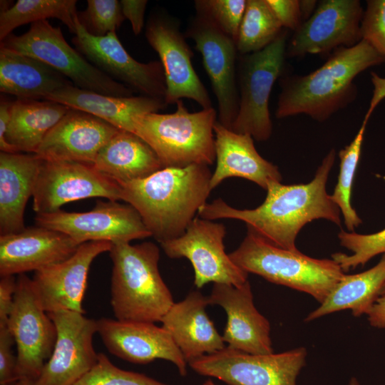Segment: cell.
<instances>
[{"label":"cell","mask_w":385,"mask_h":385,"mask_svg":"<svg viewBox=\"0 0 385 385\" xmlns=\"http://www.w3.org/2000/svg\"><path fill=\"white\" fill-rule=\"evenodd\" d=\"M335 155V150H331L308 183L287 185L280 182L270 183L265 201L255 209H237L218 198L205 203L197 215L209 220H241L247 229L274 245L297 251V236L307 223L322 218L341 225L340 210L326 190Z\"/></svg>","instance_id":"1"},{"label":"cell","mask_w":385,"mask_h":385,"mask_svg":"<svg viewBox=\"0 0 385 385\" xmlns=\"http://www.w3.org/2000/svg\"><path fill=\"white\" fill-rule=\"evenodd\" d=\"M212 173L208 165L163 168L123 183L121 200L133 207L160 244L181 236L206 202Z\"/></svg>","instance_id":"2"},{"label":"cell","mask_w":385,"mask_h":385,"mask_svg":"<svg viewBox=\"0 0 385 385\" xmlns=\"http://www.w3.org/2000/svg\"><path fill=\"white\" fill-rule=\"evenodd\" d=\"M384 63L385 56L364 39L334 51L317 70L280 79L276 118L304 114L319 122L327 120L355 100L358 90L354 78Z\"/></svg>","instance_id":"3"},{"label":"cell","mask_w":385,"mask_h":385,"mask_svg":"<svg viewBox=\"0 0 385 385\" xmlns=\"http://www.w3.org/2000/svg\"><path fill=\"white\" fill-rule=\"evenodd\" d=\"M111 304L116 319L160 322L175 302L159 271L160 250L153 242L112 244Z\"/></svg>","instance_id":"4"},{"label":"cell","mask_w":385,"mask_h":385,"mask_svg":"<svg viewBox=\"0 0 385 385\" xmlns=\"http://www.w3.org/2000/svg\"><path fill=\"white\" fill-rule=\"evenodd\" d=\"M228 255L247 273L305 292L319 304L344 275L332 259L312 258L279 247L250 229L240 245Z\"/></svg>","instance_id":"5"},{"label":"cell","mask_w":385,"mask_h":385,"mask_svg":"<svg viewBox=\"0 0 385 385\" xmlns=\"http://www.w3.org/2000/svg\"><path fill=\"white\" fill-rule=\"evenodd\" d=\"M175 103L173 113L155 112L135 117L134 133L154 150L163 168L212 165L216 159L217 111L212 107L190 113L182 100Z\"/></svg>","instance_id":"6"},{"label":"cell","mask_w":385,"mask_h":385,"mask_svg":"<svg viewBox=\"0 0 385 385\" xmlns=\"http://www.w3.org/2000/svg\"><path fill=\"white\" fill-rule=\"evenodd\" d=\"M4 47L38 59L63 75L80 88L118 97L133 96V90L89 62L65 40L60 27L48 20L31 24L24 34L9 35Z\"/></svg>","instance_id":"7"},{"label":"cell","mask_w":385,"mask_h":385,"mask_svg":"<svg viewBox=\"0 0 385 385\" xmlns=\"http://www.w3.org/2000/svg\"><path fill=\"white\" fill-rule=\"evenodd\" d=\"M287 32L261 51L241 55L238 66L239 109L231 130L248 134L257 141L269 139L272 123L269 111L270 96L281 76L287 51Z\"/></svg>","instance_id":"8"},{"label":"cell","mask_w":385,"mask_h":385,"mask_svg":"<svg viewBox=\"0 0 385 385\" xmlns=\"http://www.w3.org/2000/svg\"><path fill=\"white\" fill-rule=\"evenodd\" d=\"M307 356L304 347L253 354L225 346L195 359L188 365L198 374L216 378L227 385H297Z\"/></svg>","instance_id":"9"},{"label":"cell","mask_w":385,"mask_h":385,"mask_svg":"<svg viewBox=\"0 0 385 385\" xmlns=\"http://www.w3.org/2000/svg\"><path fill=\"white\" fill-rule=\"evenodd\" d=\"M6 326L17 349L16 376L36 380L53 350L56 327L40 304L26 274L16 277L13 308Z\"/></svg>","instance_id":"10"},{"label":"cell","mask_w":385,"mask_h":385,"mask_svg":"<svg viewBox=\"0 0 385 385\" xmlns=\"http://www.w3.org/2000/svg\"><path fill=\"white\" fill-rule=\"evenodd\" d=\"M35 221L36 225L68 235L78 245L98 241L112 244L130 242L152 236L133 207L109 200H97L88 212L59 210L36 214Z\"/></svg>","instance_id":"11"},{"label":"cell","mask_w":385,"mask_h":385,"mask_svg":"<svg viewBox=\"0 0 385 385\" xmlns=\"http://www.w3.org/2000/svg\"><path fill=\"white\" fill-rule=\"evenodd\" d=\"M223 224L195 217L180 237L160 243L170 258H187L195 272L194 284L202 288L209 282L240 287L247 281L248 273L236 265L226 254Z\"/></svg>","instance_id":"12"},{"label":"cell","mask_w":385,"mask_h":385,"mask_svg":"<svg viewBox=\"0 0 385 385\" xmlns=\"http://www.w3.org/2000/svg\"><path fill=\"white\" fill-rule=\"evenodd\" d=\"M145 34L163 68L166 103H175L186 98L195 101L202 109L212 108L207 91L193 68V53L180 31L178 21L163 11H157L150 14Z\"/></svg>","instance_id":"13"},{"label":"cell","mask_w":385,"mask_h":385,"mask_svg":"<svg viewBox=\"0 0 385 385\" xmlns=\"http://www.w3.org/2000/svg\"><path fill=\"white\" fill-rule=\"evenodd\" d=\"M36 214L61 210L68 202L92 197L121 200V187L93 165L43 160L33 193Z\"/></svg>","instance_id":"14"},{"label":"cell","mask_w":385,"mask_h":385,"mask_svg":"<svg viewBox=\"0 0 385 385\" xmlns=\"http://www.w3.org/2000/svg\"><path fill=\"white\" fill-rule=\"evenodd\" d=\"M202 56L218 104V122L228 129L239 109L237 49L235 41L205 14L196 10L186 32Z\"/></svg>","instance_id":"15"},{"label":"cell","mask_w":385,"mask_h":385,"mask_svg":"<svg viewBox=\"0 0 385 385\" xmlns=\"http://www.w3.org/2000/svg\"><path fill=\"white\" fill-rule=\"evenodd\" d=\"M57 337L52 354L34 385H75L96 364L93 339L96 320L68 310L48 313Z\"/></svg>","instance_id":"16"},{"label":"cell","mask_w":385,"mask_h":385,"mask_svg":"<svg viewBox=\"0 0 385 385\" xmlns=\"http://www.w3.org/2000/svg\"><path fill=\"white\" fill-rule=\"evenodd\" d=\"M72 42L89 62L114 80L143 96L165 100L166 83L160 61H137L126 51L115 32L93 36L86 30L77 15Z\"/></svg>","instance_id":"17"},{"label":"cell","mask_w":385,"mask_h":385,"mask_svg":"<svg viewBox=\"0 0 385 385\" xmlns=\"http://www.w3.org/2000/svg\"><path fill=\"white\" fill-rule=\"evenodd\" d=\"M364 10L359 0H323L294 31L286 54L302 57L351 47L362 40Z\"/></svg>","instance_id":"18"},{"label":"cell","mask_w":385,"mask_h":385,"mask_svg":"<svg viewBox=\"0 0 385 385\" xmlns=\"http://www.w3.org/2000/svg\"><path fill=\"white\" fill-rule=\"evenodd\" d=\"M111 247L106 241L85 242L66 260L36 271L31 280L42 308L47 313L68 310L85 314L82 304L90 267Z\"/></svg>","instance_id":"19"},{"label":"cell","mask_w":385,"mask_h":385,"mask_svg":"<svg viewBox=\"0 0 385 385\" xmlns=\"http://www.w3.org/2000/svg\"><path fill=\"white\" fill-rule=\"evenodd\" d=\"M97 334L108 351L127 361L146 364L164 359L187 375V361L170 334L155 323L125 322L109 318L96 320Z\"/></svg>","instance_id":"20"},{"label":"cell","mask_w":385,"mask_h":385,"mask_svg":"<svg viewBox=\"0 0 385 385\" xmlns=\"http://www.w3.org/2000/svg\"><path fill=\"white\" fill-rule=\"evenodd\" d=\"M208 299L226 312L222 338L227 346L253 354L273 353L270 322L256 309L248 280L240 287L214 284Z\"/></svg>","instance_id":"21"},{"label":"cell","mask_w":385,"mask_h":385,"mask_svg":"<svg viewBox=\"0 0 385 385\" xmlns=\"http://www.w3.org/2000/svg\"><path fill=\"white\" fill-rule=\"evenodd\" d=\"M118 130L93 115L70 108L47 133L35 154L45 160L93 165L100 150Z\"/></svg>","instance_id":"22"},{"label":"cell","mask_w":385,"mask_h":385,"mask_svg":"<svg viewBox=\"0 0 385 385\" xmlns=\"http://www.w3.org/2000/svg\"><path fill=\"white\" fill-rule=\"evenodd\" d=\"M79 245L61 232L38 225L0 235V275L40 270L66 260Z\"/></svg>","instance_id":"23"},{"label":"cell","mask_w":385,"mask_h":385,"mask_svg":"<svg viewBox=\"0 0 385 385\" xmlns=\"http://www.w3.org/2000/svg\"><path fill=\"white\" fill-rule=\"evenodd\" d=\"M207 305L208 297L192 291L184 299L174 302L160 321L188 364L225 347L222 336L206 312Z\"/></svg>","instance_id":"24"},{"label":"cell","mask_w":385,"mask_h":385,"mask_svg":"<svg viewBox=\"0 0 385 385\" xmlns=\"http://www.w3.org/2000/svg\"><path fill=\"white\" fill-rule=\"evenodd\" d=\"M214 134L217 164L210 179L211 190L231 177L245 178L265 190L270 183L281 181L278 168L258 153L251 135L235 133L218 120Z\"/></svg>","instance_id":"25"},{"label":"cell","mask_w":385,"mask_h":385,"mask_svg":"<svg viewBox=\"0 0 385 385\" xmlns=\"http://www.w3.org/2000/svg\"><path fill=\"white\" fill-rule=\"evenodd\" d=\"M44 100L54 101L71 108L99 118L115 128L134 133L133 119L166 108L162 98L146 96L118 97L70 86L59 89Z\"/></svg>","instance_id":"26"},{"label":"cell","mask_w":385,"mask_h":385,"mask_svg":"<svg viewBox=\"0 0 385 385\" xmlns=\"http://www.w3.org/2000/svg\"><path fill=\"white\" fill-rule=\"evenodd\" d=\"M42 162L35 153H0V235L26 228L24 210Z\"/></svg>","instance_id":"27"},{"label":"cell","mask_w":385,"mask_h":385,"mask_svg":"<svg viewBox=\"0 0 385 385\" xmlns=\"http://www.w3.org/2000/svg\"><path fill=\"white\" fill-rule=\"evenodd\" d=\"M73 83L45 63L0 48V91L19 99H45ZM74 86V85H73Z\"/></svg>","instance_id":"28"},{"label":"cell","mask_w":385,"mask_h":385,"mask_svg":"<svg viewBox=\"0 0 385 385\" xmlns=\"http://www.w3.org/2000/svg\"><path fill=\"white\" fill-rule=\"evenodd\" d=\"M93 165L118 183L142 179L163 168L149 145L125 130H118L103 146Z\"/></svg>","instance_id":"29"},{"label":"cell","mask_w":385,"mask_h":385,"mask_svg":"<svg viewBox=\"0 0 385 385\" xmlns=\"http://www.w3.org/2000/svg\"><path fill=\"white\" fill-rule=\"evenodd\" d=\"M385 283V254L373 267L354 274H346L319 306L304 319L312 322L327 314L349 309L354 317L367 314Z\"/></svg>","instance_id":"30"},{"label":"cell","mask_w":385,"mask_h":385,"mask_svg":"<svg viewBox=\"0 0 385 385\" xmlns=\"http://www.w3.org/2000/svg\"><path fill=\"white\" fill-rule=\"evenodd\" d=\"M70 108L47 100L18 99L13 101L5 139L19 153L34 154L47 133Z\"/></svg>","instance_id":"31"},{"label":"cell","mask_w":385,"mask_h":385,"mask_svg":"<svg viewBox=\"0 0 385 385\" xmlns=\"http://www.w3.org/2000/svg\"><path fill=\"white\" fill-rule=\"evenodd\" d=\"M76 4V0H19L11 6L1 7L0 40L19 26L48 18L59 19L75 34Z\"/></svg>","instance_id":"32"},{"label":"cell","mask_w":385,"mask_h":385,"mask_svg":"<svg viewBox=\"0 0 385 385\" xmlns=\"http://www.w3.org/2000/svg\"><path fill=\"white\" fill-rule=\"evenodd\" d=\"M281 23L267 0H247V5L236 40L241 55L262 50L282 32Z\"/></svg>","instance_id":"33"},{"label":"cell","mask_w":385,"mask_h":385,"mask_svg":"<svg viewBox=\"0 0 385 385\" xmlns=\"http://www.w3.org/2000/svg\"><path fill=\"white\" fill-rule=\"evenodd\" d=\"M368 119L364 118L362 124L351 143L339 153L340 159L338 182L335 186L332 200L342 211L344 223L349 232L362 222L355 210L351 205V193L354 178L359 164L361 145Z\"/></svg>","instance_id":"34"},{"label":"cell","mask_w":385,"mask_h":385,"mask_svg":"<svg viewBox=\"0 0 385 385\" xmlns=\"http://www.w3.org/2000/svg\"><path fill=\"white\" fill-rule=\"evenodd\" d=\"M338 237L340 245L352 252L350 255L342 252L332 255L344 272L365 265L376 255L385 254V229L369 235L342 230Z\"/></svg>","instance_id":"35"},{"label":"cell","mask_w":385,"mask_h":385,"mask_svg":"<svg viewBox=\"0 0 385 385\" xmlns=\"http://www.w3.org/2000/svg\"><path fill=\"white\" fill-rule=\"evenodd\" d=\"M86 30L96 36L115 32L125 20L120 1L118 0H88L83 12H78Z\"/></svg>","instance_id":"36"},{"label":"cell","mask_w":385,"mask_h":385,"mask_svg":"<svg viewBox=\"0 0 385 385\" xmlns=\"http://www.w3.org/2000/svg\"><path fill=\"white\" fill-rule=\"evenodd\" d=\"M75 385H168L145 374L115 366L103 353H98L94 366Z\"/></svg>","instance_id":"37"},{"label":"cell","mask_w":385,"mask_h":385,"mask_svg":"<svg viewBox=\"0 0 385 385\" xmlns=\"http://www.w3.org/2000/svg\"><path fill=\"white\" fill-rule=\"evenodd\" d=\"M195 5L236 43L247 0H200Z\"/></svg>","instance_id":"38"},{"label":"cell","mask_w":385,"mask_h":385,"mask_svg":"<svg viewBox=\"0 0 385 385\" xmlns=\"http://www.w3.org/2000/svg\"><path fill=\"white\" fill-rule=\"evenodd\" d=\"M362 39L385 56V0L366 1L361 24ZM385 88V78L381 80Z\"/></svg>","instance_id":"39"},{"label":"cell","mask_w":385,"mask_h":385,"mask_svg":"<svg viewBox=\"0 0 385 385\" xmlns=\"http://www.w3.org/2000/svg\"><path fill=\"white\" fill-rule=\"evenodd\" d=\"M14 344L7 326H0V385H11L18 380L17 356L12 351Z\"/></svg>","instance_id":"40"},{"label":"cell","mask_w":385,"mask_h":385,"mask_svg":"<svg viewBox=\"0 0 385 385\" xmlns=\"http://www.w3.org/2000/svg\"><path fill=\"white\" fill-rule=\"evenodd\" d=\"M274 14L284 28L297 30L303 22L298 0H267Z\"/></svg>","instance_id":"41"},{"label":"cell","mask_w":385,"mask_h":385,"mask_svg":"<svg viewBox=\"0 0 385 385\" xmlns=\"http://www.w3.org/2000/svg\"><path fill=\"white\" fill-rule=\"evenodd\" d=\"M16 289L14 275L1 277L0 279V326L6 325L13 308Z\"/></svg>","instance_id":"42"},{"label":"cell","mask_w":385,"mask_h":385,"mask_svg":"<svg viewBox=\"0 0 385 385\" xmlns=\"http://www.w3.org/2000/svg\"><path fill=\"white\" fill-rule=\"evenodd\" d=\"M148 1L122 0L121 9L123 16L130 22L134 34L138 35L144 27V16Z\"/></svg>","instance_id":"43"},{"label":"cell","mask_w":385,"mask_h":385,"mask_svg":"<svg viewBox=\"0 0 385 385\" xmlns=\"http://www.w3.org/2000/svg\"><path fill=\"white\" fill-rule=\"evenodd\" d=\"M12 103L1 98L0 103V149L4 153H19L5 139L6 133L11 118Z\"/></svg>","instance_id":"44"},{"label":"cell","mask_w":385,"mask_h":385,"mask_svg":"<svg viewBox=\"0 0 385 385\" xmlns=\"http://www.w3.org/2000/svg\"><path fill=\"white\" fill-rule=\"evenodd\" d=\"M366 316L371 327L385 329V295L379 297Z\"/></svg>","instance_id":"45"},{"label":"cell","mask_w":385,"mask_h":385,"mask_svg":"<svg viewBox=\"0 0 385 385\" xmlns=\"http://www.w3.org/2000/svg\"><path fill=\"white\" fill-rule=\"evenodd\" d=\"M317 1H300V8L303 21L307 20L314 11Z\"/></svg>","instance_id":"46"},{"label":"cell","mask_w":385,"mask_h":385,"mask_svg":"<svg viewBox=\"0 0 385 385\" xmlns=\"http://www.w3.org/2000/svg\"><path fill=\"white\" fill-rule=\"evenodd\" d=\"M35 380L30 378H21L11 385H34Z\"/></svg>","instance_id":"47"},{"label":"cell","mask_w":385,"mask_h":385,"mask_svg":"<svg viewBox=\"0 0 385 385\" xmlns=\"http://www.w3.org/2000/svg\"><path fill=\"white\" fill-rule=\"evenodd\" d=\"M346 385H361V384H360V382L356 377L352 376L349 379Z\"/></svg>","instance_id":"48"},{"label":"cell","mask_w":385,"mask_h":385,"mask_svg":"<svg viewBox=\"0 0 385 385\" xmlns=\"http://www.w3.org/2000/svg\"><path fill=\"white\" fill-rule=\"evenodd\" d=\"M202 385H217L211 379L205 381Z\"/></svg>","instance_id":"49"},{"label":"cell","mask_w":385,"mask_h":385,"mask_svg":"<svg viewBox=\"0 0 385 385\" xmlns=\"http://www.w3.org/2000/svg\"><path fill=\"white\" fill-rule=\"evenodd\" d=\"M381 295H385V283L380 291V296Z\"/></svg>","instance_id":"50"}]
</instances>
